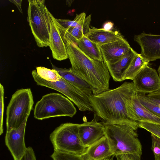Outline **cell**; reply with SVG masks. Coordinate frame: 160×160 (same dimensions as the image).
<instances>
[{
    "label": "cell",
    "mask_w": 160,
    "mask_h": 160,
    "mask_svg": "<svg viewBox=\"0 0 160 160\" xmlns=\"http://www.w3.org/2000/svg\"><path fill=\"white\" fill-rule=\"evenodd\" d=\"M136 92L133 82H125L115 88L92 94L89 99L93 111L104 124L126 125L137 130L139 120L132 104Z\"/></svg>",
    "instance_id": "obj_1"
},
{
    "label": "cell",
    "mask_w": 160,
    "mask_h": 160,
    "mask_svg": "<svg viewBox=\"0 0 160 160\" xmlns=\"http://www.w3.org/2000/svg\"><path fill=\"white\" fill-rule=\"evenodd\" d=\"M62 38L71 65L72 71L89 85L93 94H98L108 90L110 75L105 62L90 58L74 43Z\"/></svg>",
    "instance_id": "obj_2"
},
{
    "label": "cell",
    "mask_w": 160,
    "mask_h": 160,
    "mask_svg": "<svg viewBox=\"0 0 160 160\" xmlns=\"http://www.w3.org/2000/svg\"><path fill=\"white\" fill-rule=\"evenodd\" d=\"M104 124L105 135L108 140L114 156L127 153L142 155V146L136 130L126 125Z\"/></svg>",
    "instance_id": "obj_3"
},
{
    "label": "cell",
    "mask_w": 160,
    "mask_h": 160,
    "mask_svg": "<svg viewBox=\"0 0 160 160\" xmlns=\"http://www.w3.org/2000/svg\"><path fill=\"white\" fill-rule=\"evenodd\" d=\"M27 20L37 46H49L51 22L44 0H28Z\"/></svg>",
    "instance_id": "obj_4"
},
{
    "label": "cell",
    "mask_w": 160,
    "mask_h": 160,
    "mask_svg": "<svg viewBox=\"0 0 160 160\" xmlns=\"http://www.w3.org/2000/svg\"><path fill=\"white\" fill-rule=\"evenodd\" d=\"M76 112V108L71 101L57 93L43 96L34 109V117L39 120L62 116L72 117Z\"/></svg>",
    "instance_id": "obj_5"
},
{
    "label": "cell",
    "mask_w": 160,
    "mask_h": 160,
    "mask_svg": "<svg viewBox=\"0 0 160 160\" xmlns=\"http://www.w3.org/2000/svg\"><path fill=\"white\" fill-rule=\"evenodd\" d=\"M34 104L30 88L17 90L12 95L6 110V132L18 128L28 118Z\"/></svg>",
    "instance_id": "obj_6"
},
{
    "label": "cell",
    "mask_w": 160,
    "mask_h": 160,
    "mask_svg": "<svg viewBox=\"0 0 160 160\" xmlns=\"http://www.w3.org/2000/svg\"><path fill=\"white\" fill-rule=\"evenodd\" d=\"M79 124L64 123L57 128L50 135L54 151L81 155L87 148L82 144L79 138Z\"/></svg>",
    "instance_id": "obj_7"
},
{
    "label": "cell",
    "mask_w": 160,
    "mask_h": 160,
    "mask_svg": "<svg viewBox=\"0 0 160 160\" xmlns=\"http://www.w3.org/2000/svg\"><path fill=\"white\" fill-rule=\"evenodd\" d=\"M133 82L136 92L147 94L160 90V78L155 69L145 65L136 75Z\"/></svg>",
    "instance_id": "obj_8"
},
{
    "label": "cell",
    "mask_w": 160,
    "mask_h": 160,
    "mask_svg": "<svg viewBox=\"0 0 160 160\" xmlns=\"http://www.w3.org/2000/svg\"><path fill=\"white\" fill-rule=\"evenodd\" d=\"M134 40L140 46V54L146 62L160 59V35L142 32L135 35Z\"/></svg>",
    "instance_id": "obj_9"
},
{
    "label": "cell",
    "mask_w": 160,
    "mask_h": 160,
    "mask_svg": "<svg viewBox=\"0 0 160 160\" xmlns=\"http://www.w3.org/2000/svg\"><path fill=\"white\" fill-rule=\"evenodd\" d=\"M28 118L18 128L12 129L6 133L5 144L14 160H20L27 148L25 142L24 136Z\"/></svg>",
    "instance_id": "obj_10"
},
{
    "label": "cell",
    "mask_w": 160,
    "mask_h": 160,
    "mask_svg": "<svg viewBox=\"0 0 160 160\" xmlns=\"http://www.w3.org/2000/svg\"><path fill=\"white\" fill-rule=\"evenodd\" d=\"M78 130L81 142L86 148L105 136L103 122H98L95 117L91 121L79 124Z\"/></svg>",
    "instance_id": "obj_11"
},
{
    "label": "cell",
    "mask_w": 160,
    "mask_h": 160,
    "mask_svg": "<svg viewBox=\"0 0 160 160\" xmlns=\"http://www.w3.org/2000/svg\"><path fill=\"white\" fill-rule=\"evenodd\" d=\"M51 22L49 47L54 59L58 61L68 58L65 44L58 26L56 19L49 12Z\"/></svg>",
    "instance_id": "obj_12"
},
{
    "label": "cell",
    "mask_w": 160,
    "mask_h": 160,
    "mask_svg": "<svg viewBox=\"0 0 160 160\" xmlns=\"http://www.w3.org/2000/svg\"><path fill=\"white\" fill-rule=\"evenodd\" d=\"M81 155L84 160H103L114 156V153L108 138L104 136L87 148Z\"/></svg>",
    "instance_id": "obj_13"
},
{
    "label": "cell",
    "mask_w": 160,
    "mask_h": 160,
    "mask_svg": "<svg viewBox=\"0 0 160 160\" xmlns=\"http://www.w3.org/2000/svg\"><path fill=\"white\" fill-rule=\"evenodd\" d=\"M99 46L105 63L123 56L131 48L128 42L123 37L117 41Z\"/></svg>",
    "instance_id": "obj_14"
},
{
    "label": "cell",
    "mask_w": 160,
    "mask_h": 160,
    "mask_svg": "<svg viewBox=\"0 0 160 160\" xmlns=\"http://www.w3.org/2000/svg\"><path fill=\"white\" fill-rule=\"evenodd\" d=\"M137 52L132 48L123 56L105 63L110 75L116 82L123 81L124 74Z\"/></svg>",
    "instance_id": "obj_15"
},
{
    "label": "cell",
    "mask_w": 160,
    "mask_h": 160,
    "mask_svg": "<svg viewBox=\"0 0 160 160\" xmlns=\"http://www.w3.org/2000/svg\"><path fill=\"white\" fill-rule=\"evenodd\" d=\"M91 15L86 17L85 19L73 28L65 29L57 21V23L62 38L72 42L76 45L79 40L88 33L90 28Z\"/></svg>",
    "instance_id": "obj_16"
},
{
    "label": "cell",
    "mask_w": 160,
    "mask_h": 160,
    "mask_svg": "<svg viewBox=\"0 0 160 160\" xmlns=\"http://www.w3.org/2000/svg\"><path fill=\"white\" fill-rule=\"evenodd\" d=\"M86 37L92 42L101 45L118 40L123 37L119 32L106 30L91 26Z\"/></svg>",
    "instance_id": "obj_17"
},
{
    "label": "cell",
    "mask_w": 160,
    "mask_h": 160,
    "mask_svg": "<svg viewBox=\"0 0 160 160\" xmlns=\"http://www.w3.org/2000/svg\"><path fill=\"white\" fill-rule=\"evenodd\" d=\"M53 69L56 70L61 77L79 89L89 97L92 95V88L89 85L79 76L73 72L71 68H60L52 64Z\"/></svg>",
    "instance_id": "obj_18"
},
{
    "label": "cell",
    "mask_w": 160,
    "mask_h": 160,
    "mask_svg": "<svg viewBox=\"0 0 160 160\" xmlns=\"http://www.w3.org/2000/svg\"><path fill=\"white\" fill-rule=\"evenodd\" d=\"M134 112L139 122H144L160 124V118L155 115L145 107L141 103L136 92L132 99Z\"/></svg>",
    "instance_id": "obj_19"
},
{
    "label": "cell",
    "mask_w": 160,
    "mask_h": 160,
    "mask_svg": "<svg viewBox=\"0 0 160 160\" xmlns=\"http://www.w3.org/2000/svg\"><path fill=\"white\" fill-rule=\"evenodd\" d=\"M86 56L95 60L103 61L99 45L91 41L84 36L78 41L77 45Z\"/></svg>",
    "instance_id": "obj_20"
},
{
    "label": "cell",
    "mask_w": 160,
    "mask_h": 160,
    "mask_svg": "<svg viewBox=\"0 0 160 160\" xmlns=\"http://www.w3.org/2000/svg\"><path fill=\"white\" fill-rule=\"evenodd\" d=\"M148 63L141 54L137 53L124 74L123 81L126 80H133L138 72Z\"/></svg>",
    "instance_id": "obj_21"
},
{
    "label": "cell",
    "mask_w": 160,
    "mask_h": 160,
    "mask_svg": "<svg viewBox=\"0 0 160 160\" xmlns=\"http://www.w3.org/2000/svg\"><path fill=\"white\" fill-rule=\"evenodd\" d=\"M137 95L142 104L154 115L160 118V105L145 94L137 93Z\"/></svg>",
    "instance_id": "obj_22"
},
{
    "label": "cell",
    "mask_w": 160,
    "mask_h": 160,
    "mask_svg": "<svg viewBox=\"0 0 160 160\" xmlns=\"http://www.w3.org/2000/svg\"><path fill=\"white\" fill-rule=\"evenodd\" d=\"M36 69L38 75L47 81L55 82L61 78L58 72L53 69H51L43 67H38Z\"/></svg>",
    "instance_id": "obj_23"
},
{
    "label": "cell",
    "mask_w": 160,
    "mask_h": 160,
    "mask_svg": "<svg viewBox=\"0 0 160 160\" xmlns=\"http://www.w3.org/2000/svg\"><path fill=\"white\" fill-rule=\"evenodd\" d=\"M51 157L53 160H84L81 155L56 150Z\"/></svg>",
    "instance_id": "obj_24"
},
{
    "label": "cell",
    "mask_w": 160,
    "mask_h": 160,
    "mask_svg": "<svg viewBox=\"0 0 160 160\" xmlns=\"http://www.w3.org/2000/svg\"><path fill=\"white\" fill-rule=\"evenodd\" d=\"M86 18V13L83 12L79 14H77L75 18L73 20L60 19H56V20L65 29H67L75 27L80 22L85 19Z\"/></svg>",
    "instance_id": "obj_25"
},
{
    "label": "cell",
    "mask_w": 160,
    "mask_h": 160,
    "mask_svg": "<svg viewBox=\"0 0 160 160\" xmlns=\"http://www.w3.org/2000/svg\"><path fill=\"white\" fill-rule=\"evenodd\" d=\"M139 128L147 130L160 139V124L144 122H138Z\"/></svg>",
    "instance_id": "obj_26"
},
{
    "label": "cell",
    "mask_w": 160,
    "mask_h": 160,
    "mask_svg": "<svg viewBox=\"0 0 160 160\" xmlns=\"http://www.w3.org/2000/svg\"><path fill=\"white\" fill-rule=\"evenodd\" d=\"M151 137V149L154 155L155 160H160V139L152 134Z\"/></svg>",
    "instance_id": "obj_27"
},
{
    "label": "cell",
    "mask_w": 160,
    "mask_h": 160,
    "mask_svg": "<svg viewBox=\"0 0 160 160\" xmlns=\"http://www.w3.org/2000/svg\"><path fill=\"white\" fill-rule=\"evenodd\" d=\"M4 88L3 85L0 83V135L3 133V116L4 112Z\"/></svg>",
    "instance_id": "obj_28"
},
{
    "label": "cell",
    "mask_w": 160,
    "mask_h": 160,
    "mask_svg": "<svg viewBox=\"0 0 160 160\" xmlns=\"http://www.w3.org/2000/svg\"><path fill=\"white\" fill-rule=\"evenodd\" d=\"M117 160H141V155L138 153H127L115 156Z\"/></svg>",
    "instance_id": "obj_29"
},
{
    "label": "cell",
    "mask_w": 160,
    "mask_h": 160,
    "mask_svg": "<svg viewBox=\"0 0 160 160\" xmlns=\"http://www.w3.org/2000/svg\"><path fill=\"white\" fill-rule=\"evenodd\" d=\"M20 160H36L34 151L31 147L27 148L24 154Z\"/></svg>",
    "instance_id": "obj_30"
},
{
    "label": "cell",
    "mask_w": 160,
    "mask_h": 160,
    "mask_svg": "<svg viewBox=\"0 0 160 160\" xmlns=\"http://www.w3.org/2000/svg\"><path fill=\"white\" fill-rule=\"evenodd\" d=\"M147 95L151 99L160 105V90L148 93Z\"/></svg>",
    "instance_id": "obj_31"
},
{
    "label": "cell",
    "mask_w": 160,
    "mask_h": 160,
    "mask_svg": "<svg viewBox=\"0 0 160 160\" xmlns=\"http://www.w3.org/2000/svg\"><path fill=\"white\" fill-rule=\"evenodd\" d=\"M9 1L15 4L18 8L19 11L22 13V11L21 8L22 0H9Z\"/></svg>",
    "instance_id": "obj_32"
},
{
    "label": "cell",
    "mask_w": 160,
    "mask_h": 160,
    "mask_svg": "<svg viewBox=\"0 0 160 160\" xmlns=\"http://www.w3.org/2000/svg\"><path fill=\"white\" fill-rule=\"evenodd\" d=\"M113 24V23L111 22H106L103 25L102 28L107 31L112 30Z\"/></svg>",
    "instance_id": "obj_33"
},
{
    "label": "cell",
    "mask_w": 160,
    "mask_h": 160,
    "mask_svg": "<svg viewBox=\"0 0 160 160\" xmlns=\"http://www.w3.org/2000/svg\"><path fill=\"white\" fill-rule=\"evenodd\" d=\"M73 1H68L67 0V4L68 6H70L71 5V4L72 2H73Z\"/></svg>",
    "instance_id": "obj_34"
},
{
    "label": "cell",
    "mask_w": 160,
    "mask_h": 160,
    "mask_svg": "<svg viewBox=\"0 0 160 160\" xmlns=\"http://www.w3.org/2000/svg\"><path fill=\"white\" fill-rule=\"evenodd\" d=\"M158 71L159 74V76L160 77V65L159 66L158 68Z\"/></svg>",
    "instance_id": "obj_35"
},
{
    "label": "cell",
    "mask_w": 160,
    "mask_h": 160,
    "mask_svg": "<svg viewBox=\"0 0 160 160\" xmlns=\"http://www.w3.org/2000/svg\"><path fill=\"white\" fill-rule=\"evenodd\" d=\"M103 160H113V159L112 158H109L106 159H104Z\"/></svg>",
    "instance_id": "obj_36"
}]
</instances>
